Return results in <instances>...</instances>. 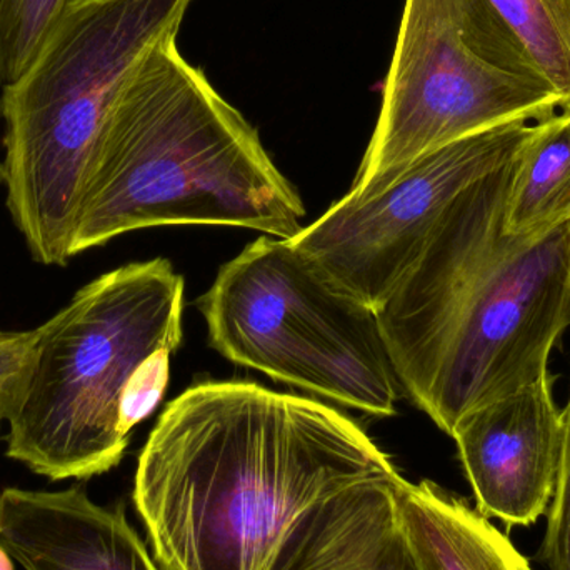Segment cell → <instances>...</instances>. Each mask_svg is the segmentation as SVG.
<instances>
[{
	"label": "cell",
	"mask_w": 570,
	"mask_h": 570,
	"mask_svg": "<svg viewBox=\"0 0 570 570\" xmlns=\"http://www.w3.org/2000/svg\"><path fill=\"white\" fill-rule=\"evenodd\" d=\"M556 377L465 414L451 438L458 444L478 511L508 524L532 525L548 514L562 454V411Z\"/></svg>",
	"instance_id": "obj_9"
},
{
	"label": "cell",
	"mask_w": 570,
	"mask_h": 570,
	"mask_svg": "<svg viewBox=\"0 0 570 570\" xmlns=\"http://www.w3.org/2000/svg\"><path fill=\"white\" fill-rule=\"evenodd\" d=\"M397 474L328 405L253 382H204L160 414L132 501L164 570H274L318 504Z\"/></svg>",
	"instance_id": "obj_1"
},
{
	"label": "cell",
	"mask_w": 570,
	"mask_h": 570,
	"mask_svg": "<svg viewBox=\"0 0 570 570\" xmlns=\"http://www.w3.org/2000/svg\"><path fill=\"white\" fill-rule=\"evenodd\" d=\"M2 422H3V415L0 414V428H2Z\"/></svg>",
	"instance_id": "obj_19"
},
{
	"label": "cell",
	"mask_w": 570,
	"mask_h": 570,
	"mask_svg": "<svg viewBox=\"0 0 570 570\" xmlns=\"http://www.w3.org/2000/svg\"><path fill=\"white\" fill-rule=\"evenodd\" d=\"M549 570H570V395L562 411V454L558 485L548 509V529L541 548Z\"/></svg>",
	"instance_id": "obj_16"
},
{
	"label": "cell",
	"mask_w": 570,
	"mask_h": 570,
	"mask_svg": "<svg viewBox=\"0 0 570 570\" xmlns=\"http://www.w3.org/2000/svg\"><path fill=\"white\" fill-rule=\"evenodd\" d=\"M562 107L489 0H405L377 126L345 197L372 199L432 150Z\"/></svg>",
	"instance_id": "obj_6"
},
{
	"label": "cell",
	"mask_w": 570,
	"mask_h": 570,
	"mask_svg": "<svg viewBox=\"0 0 570 570\" xmlns=\"http://www.w3.org/2000/svg\"><path fill=\"white\" fill-rule=\"evenodd\" d=\"M395 499L422 570H534L478 508L435 482L402 479Z\"/></svg>",
	"instance_id": "obj_12"
},
{
	"label": "cell",
	"mask_w": 570,
	"mask_h": 570,
	"mask_svg": "<svg viewBox=\"0 0 570 570\" xmlns=\"http://www.w3.org/2000/svg\"><path fill=\"white\" fill-rule=\"evenodd\" d=\"M518 156L452 203L375 312L402 391L449 435L474 409L551 374L570 325V220L505 233Z\"/></svg>",
	"instance_id": "obj_2"
},
{
	"label": "cell",
	"mask_w": 570,
	"mask_h": 570,
	"mask_svg": "<svg viewBox=\"0 0 570 570\" xmlns=\"http://www.w3.org/2000/svg\"><path fill=\"white\" fill-rule=\"evenodd\" d=\"M570 220V106L532 127L505 200L511 236H538Z\"/></svg>",
	"instance_id": "obj_13"
},
{
	"label": "cell",
	"mask_w": 570,
	"mask_h": 570,
	"mask_svg": "<svg viewBox=\"0 0 570 570\" xmlns=\"http://www.w3.org/2000/svg\"><path fill=\"white\" fill-rule=\"evenodd\" d=\"M224 357L375 417L404 394L377 314L331 285L288 240L259 237L199 301Z\"/></svg>",
	"instance_id": "obj_7"
},
{
	"label": "cell",
	"mask_w": 570,
	"mask_h": 570,
	"mask_svg": "<svg viewBox=\"0 0 570 570\" xmlns=\"http://www.w3.org/2000/svg\"><path fill=\"white\" fill-rule=\"evenodd\" d=\"M489 2L570 106V0Z\"/></svg>",
	"instance_id": "obj_14"
},
{
	"label": "cell",
	"mask_w": 570,
	"mask_h": 570,
	"mask_svg": "<svg viewBox=\"0 0 570 570\" xmlns=\"http://www.w3.org/2000/svg\"><path fill=\"white\" fill-rule=\"evenodd\" d=\"M304 217L257 130L170 39L137 67L100 130L70 257L134 230L187 224L291 240Z\"/></svg>",
	"instance_id": "obj_3"
},
{
	"label": "cell",
	"mask_w": 570,
	"mask_h": 570,
	"mask_svg": "<svg viewBox=\"0 0 570 570\" xmlns=\"http://www.w3.org/2000/svg\"><path fill=\"white\" fill-rule=\"evenodd\" d=\"M70 0H0V89L12 83Z\"/></svg>",
	"instance_id": "obj_15"
},
{
	"label": "cell",
	"mask_w": 570,
	"mask_h": 570,
	"mask_svg": "<svg viewBox=\"0 0 570 570\" xmlns=\"http://www.w3.org/2000/svg\"><path fill=\"white\" fill-rule=\"evenodd\" d=\"M37 331H2L0 328V414L3 421L16 411L26 391L33 355Z\"/></svg>",
	"instance_id": "obj_17"
},
{
	"label": "cell",
	"mask_w": 570,
	"mask_h": 570,
	"mask_svg": "<svg viewBox=\"0 0 570 570\" xmlns=\"http://www.w3.org/2000/svg\"><path fill=\"white\" fill-rule=\"evenodd\" d=\"M184 277L167 259L127 264L36 328L26 391L6 419V455L52 481L119 465L154 411L183 342Z\"/></svg>",
	"instance_id": "obj_4"
},
{
	"label": "cell",
	"mask_w": 570,
	"mask_h": 570,
	"mask_svg": "<svg viewBox=\"0 0 570 570\" xmlns=\"http://www.w3.org/2000/svg\"><path fill=\"white\" fill-rule=\"evenodd\" d=\"M194 0H70L29 67L2 87L0 184L40 266H67L83 177L120 90Z\"/></svg>",
	"instance_id": "obj_5"
},
{
	"label": "cell",
	"mask_w": 570,
	"mask_h": 570,
	"mask_svg": "<svg viewBox=\"0 0 570 570\" xmlns=\"http://www.w3.org/2000/svg\"><path fill=\"white\" fill-rule=\"evenodd\" d=\"M0 570H16L13 568V559L10 558L9 552L0 546Z\"/></svg>",
	"instance_id": "obj_18"
},
{
	"label": "cell",
	"mask_w": 570,
	"mask_h": 570,
	"mask_svg": "<svg viewBox=\"0 0 570 570\" xmlns=\"http://www.w3.org/2000/svg\"><path fill=\"white\" fill-rule=\"evenodd\" d=\"M402 475L371 479L318 504L274 570H422L399 515Z\"/></svg>",
	"instance_id": "obj_11"
},
{
	"label": "cell",
	"mask_w": 570,
	"mask_h": 570,
	"mask_svg": "<svg viewBox=\"0 0 570 570\" xmlns=\"http://www.w3.org/2000/svg\"><path fill=\"white\" fill-rule=\"evenodd\" d=\"M0 546L26 570H164L124 505L97 504L80 485L3 489Z\"/></svg>",
	"instance_id": "obj_10"
},
{
	"label": "cell",
	"mask_w": 570,
	"mask_h": 570,
	"mask_svg": "<svg viewBox=\"0 0 570 570\" xmlns=\"http://www.w3.org/2000/svg\"><path fill=\"white\" fill-rule=\"evenodd\" d=\"M532 127L508 124L432 150L377 196L362 203L344 197L288 243L337 291L377 312L452 203L511 163Z\"/></svg>",
	"instance_id": "obj_8"
}]
</instances>
